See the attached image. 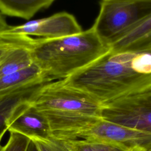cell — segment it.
Segmentation results:
<instances>
[{"mask_svg":"<svg viewBox=\"0 0 151 151\" xmlns=\"http://www.w3.org/2000/svg\"><path fill=\"white\" fill-rule=\"evenodd\" d=\"M63 80L67 85L88 93L103 104L151 87V51L109 50Z\"/></svg>","mask_w":151,"mask_h":151,"instance_id":"obj_1","label":"cell"},{"mask_svg":"<svg viewBox=\"0 0 151 151\" xmlns=\"http://www.w3.org/2000/svg\"><path fill=\"white\" fill-rule=\"evenodd\" d=\"M30 104L47 118L53 136L63 140L76 139L80 133L103 118L102 104L63 79L45 84Z\"/></svg>","mask_w":151,"mask_h":151,"instance_id":"obj_2","label":"cell"},{"mask_svg":"<svg viewBox=\"0 0 151 151\" xmlns=\"http://www.w3.org/2000/svg\"><path fill=\"white\" fill-rule=\"evenodd\" d=\"M109 50L92 27L60 38H34L31 51L35 63L52 80L64 79Z\"/></svg>","mask_w":151,"mask_h":151,"instance_id":"obj_3","label":"cell"},{"mask_svg":"<svg viewBox=\"0 0 151 151\" xmlns=\"http://www.w3.org/2000/svg\"><path fill=\"white\" fill-rule=\"evenodd\" d=\"M151 15V0H100L99 14L91 27L110 46Z\"/></svg>","mask_w":151,"mask_h":151,"instance_id":"obj_4","label":"cell"},{"mask_svg":"<svg viewBox=\"0 0 151 151\" xmlns=\"http://www.w3.org/2000/svg\"><path fill=\"white\" fill-rule=\"evenodd\" d=\"M102 117L151 133V87L103 104Z\"/></svg>","mask_w":151,"mask_h":151,"instance_id":"obj_5","label":"cell"},{"mask_svg":"<svg viewBox=\"0 0 151 151\" xmlns=\"http://www.w3.org/2000/svg\"><path fill=\"white\" fill-rule=\"evenodd\" d=\"M82 31L81 26L72 14L62 12L21 25L9 26L8 29L1 34L35 36L40 39L52 40L78 34Z\"/></svg>","mask_w":151,"mask_h":151,"instance_id":"obj_6","label":"cell"},{"mask_svg":"<svg viewBox=\"0 0 151 151\" xmlns=\"http://www.w3.org/2000/svg\"><path fill=\"white\" fill-rule=\"evenodd\" d=\"M77 139L106 141L129 148L141 147L151 151V133L103 118L80 133Z\"/></svg>","mask_w":151,"mask_h":151,"instance_id":"obj_7","label":"cell"},{"mask_svg":"<svg viewBox=\"0 0 151 151\" xmlns=\"http://www.w3.org/2000/svg\"><path fill=\"white\" fill-rule=\"evenodd\" d=\"M53 80L43 78L29 84L0 94V146L13 117L30 103L37 92L47 83Z\"/></svg>","mask_w":151,"mask_h":151,"instance_id":"obj_8","label":"cell"},{"mask_svg":"<svg viewBox=\"0 0 151 151\" xmlns=\"http://www.w3.org/2000/svg\"><path fill=\"white\" fill-rule=\"evenodd\" d=\"M8 131L21 134L31 139H48L54 137L47 118L30 103L13 117Z\"/></svg>","mask_w":151,"mask_h":151,"instance_id":"obj_9","label":"cell"},{"mask_svg":"<svg viewBox=\"0 0 151 151\" xmlns=\"http://www.w3.org/2000/svg\"><path fill=\"white\" fill-rule=\"evenodd\" d=\"M109 49L114 52L151 51V15L112 44Z\"/></svg>","mask_w":151,"mask_h":151,"instance_id":"obj_10","label":"cell"},{"mask_svg":"<svg viewBox=\"0 0 151 151\" xmlns=\"http://www.w3.org/2000/svg\"><path fill=\"white\" fill-rule=\"evenodd\" d=\"M55 0H0L2 15L29 19L40 10L49 7Z\"/></svg>","mask_w":151,"mask_h":151,"instance_id":"obj_11","label":"cell"},{"mask_svg":"<svg viewBox=\"0 0 151 151\" xmlns=\"http://www.w3.org/2000/svg\"><path fill=\"white\" fill-rule=\"evenodd\" d=\"M32 44L15 46L0 58V78L26 68L34 63L31 51Z\"/></svg>","mask_w":151,"mask_h":151,"instance_id":"obj_12","label":"cell"},{"mask_svg":"<svg viewBox=\"0 0 151 151\" xmlns=\"http://www.w3.org/2000/svg\"><path fill=\"white\" fill-rule=\"evenodd\" d=\"M45 78L48 77L33 63L26 68L1 77L0 94Z\"/></svg>","mask_w":151,"mask_h":151,"instance_id":"obj_13","label":"cell"},{"mask_svg":"<svg viewBox=\"0 0 151 151\" xmlns=\"http://www.w3.org/2000/svg\"><path fill=\"white\" fill-rule=\"evenodd\" d=\"M63 140L70 151H147L141 147L129 148L115 143L102 140L80 139Z\"/></svg>","mask_w":151,"mask_h":151,"instance_id":"obj_14","label":"cell"},{"mask_svg":"<svg viewBox=\"0 0 151 151\" xmlns=\"http://www.w3.org/2000/svg\"><path fill=\"white\" fill-rule=\"evenodd\" d=\"M3 38L0 41V58L13 47L19 45H30L33 38L28 36H18L0 34Z\"/></svg>","mask_w":151,"mask_h":151,"instance_id":"obj_15","label":"cell"},{"mask_svg":"<svg viewBox=\"0 0 151 151\" xmlns=\"http://www.w3.org/2000/svg\"><path fill=\"white\" fill-rule=\"evenodd\" d=\"M9 137L1 151H26L31 139L21 134L9 132Z\"/></svg>","mask_w":151,"mask_h":151,"instance_id":"obj_16","label":"cell"},{"mask_svg":"<svg viewBox=\"0 0 151 151\" xmlns=\"http://www.w3.org/2000/svg\"><path fill=\"white\" fill-rule=\"evenodd\" d=\"M39 151H70L63 140L52 137L48 139H34Z\"/></svg>","mask_w":151,"mask_h":151,"instance_id":"obj_17","label":"cell"},{"mask_svg":"<svg viewBox=\"0 0 151 151\" xmlns=\"http://www.w3.org/2000/svg\"><path fill=\"white\" fill-rule=\"evenodd\" d=\"M9 27V26L8 25L5 17H4V15H2L0 12V34L3 32H4L5 31H6V29H8ZM2 39V37L0 36V41Z\"/></svg>","mask_w":151,"mask_h":151,"instance_id":"obj_18","label":"cell"},{"mask_svg":"<svg viewBox=\"0 0 151 151\" xmlns=\"http://www.w3.org/2000/svg\"><path fill=\"white\" fill-rule=\"evenodd\" d=\"M26 151H39L36 144L35 143V142L31 139L28 146H27V150Z\"/></svg>","mask_w":151,"mask_h":151,"instance_id":"obj_19","label":"cell"},{"mask_svg":"<svg viewBox=\"0 0 151 151\" xmlns=\"http://www.w3.org/2000/svg\"><path fill=\"white\" fill-rule=\"evenodd\" d=\"M2 146L1 145L0 146V151H1V149H2Z\"/></svg>","mask_w":151,"mask_h":151,"instance_id":"obj_20","label":"cell"}]
</instances>
